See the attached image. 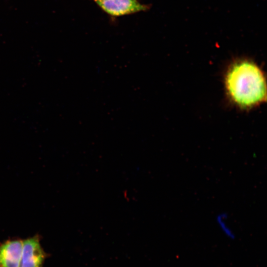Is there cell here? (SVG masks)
<instances>
[{
  "mask_svg": "<svg viewBox=\"0 0 267 267\" xmlns=\"http://www.w3.org/2000/svg\"><path fill=\"white\" fill-rule=\"evenodd\" d=\"M225 85L227 94L240 107L250 108L266 99L263 73L251 61L240 60L232 65L226 75Z\"/></svg>",
  "mask_w": 267,
  "mask_h": 267,
  "instance_id": "cell-1",
  "label": "cell"
},
{
  "mask_svg": "<svg viewBox=\"0 0 267 267\" xmlns=\"http://www.w3.org/2000/svg\"><path fill=\"white\" fill-rule=\"evenodd\" d=\"M45 258L38 235L23 240L19 267H43Z\"/></svg>",
  "mask_w": 267,
  "mask_h": 267,
  "instance_id": "cell-2",
  "label": "cell"
},
{
  "mask_svg": "<svg viewBox=\"0 0 267 267\" xmlns=\"http://www.w3.org/2000/svg\"><path fill=\"white\" fill-rule=\"evenodd\" d=\"M95 3L106 13L113 16H121L148 10L149 6L137 0H102Z\"/></svg>",
  "mask_w": 267,
  "mask_h": 267,
  "instance_id": "cell-3",
  "label": "cell"
},
{
  "mask_svg": "<svg viewBox=\"0 0 267 267\" xmlns=\"http://www.w3.org/2000/svg\"><path fill=\"white\" fill-rule=\"evenodd\" d=\"M23 240L9 239L0 245V267H19Z\"/></svg>",
  "mask_w": 267,
  "mask_h": 267,
  "instance_id": "cell-4",
  "label": "cell"
},
{
  "mask_svg": "<svg viewBox=\"0 0 267 267\" xmlns=\"http://www.w3.org/2000/svg\"><path fill=\"white\" fill-rule=\"evenodd\" d=\"M216 222L222 232L228 238L233 239L235 234L230 228L228 222L229 217L227 213L221 212L217 214L215 218Z\"/></svg>",
  "mask_w": 267,
  "mask_h": 267,
  "instance_id": "cell-5",
  "label": "cell"
},
{
  "mask_svg": "<svg viewBox=\"0 0 267 267\" xmlns=\"http://www.w3.org/2000/svg\"><path fill=\"white\" fill-rule=\"evenodd\" d=\"M93 0L94 1H95H95H99V0Z\"/></svg>",
  "mask_w": 267,
  "mask_h": 267,
  "instance_id": "cell-6",
  "label": "cell"
}]
</instances>
